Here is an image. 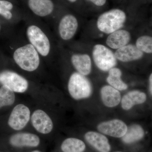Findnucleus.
<instances>
[{
    "instance_id": "obj_12",
    "label": "nucleus",
    "mask_w": 152,
    "mask_h": 152,
    "mask_svg": "<svg viewBox=\"0 0 152 152\" xmlns=\"http://www.w3.org/2000/svg\"><path fill=\"white\" fill-rule=\"evenodd\" d=\"M10 143L18 148L36 147L40 143L39 138L31 133H18L11 137Z\"/></svg>"
},
{
    "instance_id": "obj_29",
    "label": "nucleus",
    "mask_w": 152,
    "mask_h": 152,
    "mask_svg": "<svg viewBox=\"0 0 152 152\" xmlns=\"http://www.w3.org/2000/svg\"></svg>"
},
{
    "instance_id": "obj_17",
    "label": "nucleus",
    "mask_w": 152,
    "mask_h": 152,
    "mask_svg": "<svg viewBox=\"0 0 152 152\" xmlns=\"http://www.w3.org/2000/svg\"><path fill=\"white\" fill-rule=\"evenodd\" d=\"M147 99L145 93L139 91H132L129 92L123 97L121 107L126 110H130L134 106L144 103Z\"/></svg>"
},
{
    "instance_id": "obj_23",
    "label": "nucleus",
    "mask_w": 152,
    "mask_h": 152,
    "mask_svg": "<svg viewBox=\"0 0 152 152\" xmlns=\"http://www.w3.org/2000/svg\"><path fill=\"white\" fill-rule=\"evenodd\" d=\"M136 45L142 52L152 53V37L148 36L140 37L137 39Z\"/></svg>"
},
{
    "instance_id": "obj_7",
    "label": "nucleus",
    "mask_w": 152,
    "mask_h": 152,
    "mask_svg": "<svg viewBox=\"0 0 152 152\" xmlns=\"http://www.w3.org/2000/svg\"><path fill=\"white\" fill-rule=\"evenodd\" d=\"M30 118L29 109L22 104L14 107L9 118L8 124L12 129L20 130L26 126Z\"/></svg>"
},
{
    "instance_id": "obj_8",
    "label": "nucleus",
    "mask_w": 152,
    "mask_h": 152,
    "mask_svg": "<svg viewBox=\"0 0 152 152\" xmlns=\"http://www.w3.org/2000/svg\"><path fill=\"white\" fill-rule=\"evenodd\" d=\"M99 132L114 137H122L126 132L128 127L123 121L114 119L101 123L98 126Z\"/></svg>"
},
{
    "instance_id": "obj_2",
    "label": "nucleus",
    "mask_w": 152,
    "mask_h": 152,
    "mask_svg": "<svg viewBox=\"0 0 152 152\" xmlns=\"http://www.w3.org/2000/svg\"><path fill=\"white\" fill-rule=\"evenodd\" d=\"M13 57L17 64L25 71L33 72L39 65L38 52L31 44H28L17 49Z\"/></svg>"
},
{
    "instance_id": "obj_24",
    "label": "nucleus",
    "mask_w": 152,
    "mask_h": 152,
    "mask_svg": "<svg viewBox=\"0 0 152 152\" xmlns=\"http://www.w3.org/2000/svg\"><path fill=\"white\" fill-rule=\"evenodd\" d=\"M13 8V5L7 0H0V15L7 20H10L12 17L11 10Z\"/></svg>"
},
{
    "instance_id": "obj_26",
    "label": "nucleus",
    "mask_w": 152,
    "mask_h": 152,
    "mask_svg": "<svg viewBox=\"0 0 152 152\" xmlns=\"http://www.w3.org/2000/svg\"><path fill=\"white\" fill-rule=\"evenodd\" d=\"M149 90L150 93L152 96V73L151 74L149 77Z\"/></svg>"
},
{
    "instance_id": "obj_10",
    "label": "nucleus",
    "mask_w": 152,
    "mask_h": 152,
    "mask_svg": "<svg viewBox=\"0 0 152 152\" xmlns=\"http://www.w3.org/2000/svg\"><path fill=\"white\" fill-rule=\"evenodd\" d=\"M33 126L39 133L49 134L53 129V123L50 117L43 111L37 110L31 116Z\"/></svg>"
},
{
    "instance_id": "obj_11",
    "label": "nucleus",
    "mask_w": 152,
    "mask_h": 152,
    "mask_svg": "<svg viewBox=\"0 0 152 152\" xmlns=\"http://www.w3.org/2000/svg\"><path fill=\"white\" fill-rule=\"evenodd\" d=\"M117 59L123 62L132 61L141 58L143 53L133 45H126L118 49L115 53Z\"/></svg>"
},
{
    "instance_id": "obj_9",
    "label": "nucleus",
    "mask_w": 152,
    "mask_h": 152,
    "mask_svg": "<svg viewBox=\"0 0 152 152\" xmlns=\"http://www.w3.org/2000/svg\"><path fill=\"white\" fill-rule=\"evenodd\" d=\"M78 26L75 17L70 14L66 15L61 20L59 25L60 37L64 40L70 39L75 34Z\"/></svg>"
},
{
    "instance_id": "obj_3",
    "label": "nucleus",
    "mask_w": 152,
    "mask_h": 152,
    "mask_svg": "<svg viewBox=\"0 0 152 152\" xmlns=\"http://www.w3.org/2000/svg\"><path fill=\"white\" fill-rule=\"evenodd\" d=\"M68 90L71 96L75 100L89 97L92 92L91 85L84 75L75 72L71 76Z\"/></svg>"
},
{
    "instance_id": "obj_18",
    "label": "nucleus",
    "mask_w": 152,
    "mask_h": 152,
    "mask_svg": "<svg viewBox=\"0 0 152 152\" xmlns=\"http://www.w3.org/2000/svg\"><path fill=\"white\" fill-rule=\"evenodd\" d=\"M73 65L78 73L83 75H88L91 71V58L87 54H74L71 58Z\"/></svg>"
},
{
    "instance_id": "obj_16",
    "label": "nucleus",
    "mask_w": 152,
    "mask_h": 152,
    "mask_svg": "<svg viewBox=\"0 0 152 152\" xmlns=\"http://www.w3.org/2000/svg\"><path fill=\"white\" fill-rule=\"evenodd\" d=\"M101 96L104 104L108 107L118 106L121 99L118 90L110 86H104L102 88Z\"/></svg>"
},
{
    "instance_id": "obj_27",
    "label": "nucleus",
    "mask_w": 152,
    "mask_h": 152,
    "mask_svg": "<svg viewBox=\"0 0 152 152\" xmlns=\"http://www.w3.org/2000/svg\"><path fill=\"white\" fill-rule=\"evenodd\" d=\"M68 1L71 3H75L77 1V0H68Z\"/></svg>"
},
{
    "instance_id": "obj_20",
    "label": "nucleus",
    "mask_w": 152,
    "mask_h": 152,
    "mask_svg": "<svg viewBox=\"0 0 152 152\" xmlns=\"http://www.w3.org/2000/svg\"><path fill=\"white\" fill-rule=\"evenodd\" d=\"M144 135L145 132L141 126L133 125L128 128L126 132L122 137V140L125 143H132L141 140Z\"/></svg>"
},
{
    "instance_id": "obj_15",
    "label": "nucleus",
    "mask_w": 152,
    "mask_h": 152,
    "mask_svg": "<svg viewBox=\"0 0 152 152\" xmlns=\"http://www.w3.org/2000/svg\"><path fill=\"white\" fill-rule=\"evenodd\" d=\"M131 39L130 34L126 30H118L110 34L107 38L106 44L113 49H118L126 45Z\"/></svg>"
},
{
    "instance_id": "obj_1",
    "label": "nucleus",
    "mask_w": 152,
    "mask_h": 152,
    "mask_svg": "<svg viewBox=\"0 0 152 152\" xmlns=\"http://www.w3.org/2000/svg\"><path fill=\"white\" fill-rule=\"evenodd\" d=\"M126 19V15L124 11L120 9H113L99 17L97 26L101 32L110 34L122 27Z\"/></svg>"
},
{
    "instance_id": "obj_28",
    "label": "nucleus",
    "mask_w": 152,
    "mask_h": 152,
    "mask_svg": "<svg viewBox=\"0 0 152 152\" xmlns=\"http://www.w3.org/2000/svg\"><path fill=\"white\" fill-rule=\"evenodd\" d=\"M32 152H41L39 151H33Z\"/></svg>"
},
{
    "instance_id": "obj_13",
    "label": "nucleus",
    "mask_w": 152,
    "mask_h": 152,
    "mask_svg": "<svg viewBox=\"0 0 152 152\" xmlns=\"http://www.w3.org/2000/svg\"><path fill=\"white\" fill-rule=\"evenodd\" d=\"M28 4L31 10L40 17L49 15L55 8L52 0H28Z\"/></svg>"
},
{
    "instance_id": "obj_6",
    "label": "nucleus",
    "mask_w": 152,
    "mask_h": 152,
    "mask_svg": "<svg viewBox=\"0 0 152 152\" xmlns=\"http://www.w3.org/2000/svg\"><path fill=\"white\" fill-rule=\"evenodd\" d=\"M0 83L14 92L24 93L27 90V80L14 72L4 71L0 73Z\"/></svg>"
},
{
    "instance_id": "obj_5",
    "label": "nucleus",
    "mask_w": 152,
    "mask_h": 152,
    "mask_svg": "<svg viewBox=\"0 0 152 152\" xmlns=\"http://www.w3.org/2000/svg\"><path fill=\"white\" fill-rule=\"evenodd\" d=\"M27 35L31 44L43 56L49 54L50 45L48 38L42 30L36 26H30L27 30Z\"/></svg>"
},
{
    "instance_id": "obj_4",
    "label": "nucleus",
    "mask_w": 152,
    "mask_h": 152,
    "mask_svg": "<svg viewBox=\"0 0 152 152\" xmlns=\"http://www.w3.org/2000/svg\"><path fill=\"white\" fill-rule=\"evenodd\" d=\"M93 57L94 61L101 70L107 72L117 64L115 54L103 45L98 44L94 47Z\"/></svg>"
},
{
    "instance_id": "obj_21",
    "label": "nucleus",
    "mask_w": 152,
    "mask_h": 152,
    "mask_svg": "<svg viewBox=\"0 0 152 152\" xmlns=\"http://www.w3.org/2000/svg\"><path fill=\"white\" fill-rule=\"evenodd\" d=\"M61 149L64 152H83L86 149V145L79 139L69 138L63 142Z\"/></svg>"
},
{
    "instance_id": "obj_25",
    "label": "nucleus",
    "mask_w": 152,
    "mask_h": 152,
    "mask_svg": "<svg viewBox=\"0 0 152 152\" xmlns=\"http://www.w3.org/2000/svg\"><path fill=\"white\" fill-rule=\"evenodd\" d=\"M91 2L94 4L99 7H102L106 4L107 0H87Z\"/></svg>"
},
{
    "instance_id": "obj_19",
    "label": "nucleus",
    "mask_w": 152,
    "mask_h": 152,
    "mask_svg": "<svg viewBox=\"0 0 152 152\" xmlns=\"http://www.w3.org/2000/svg\"><path fill=\"white\" fill-rule=\"evenodd\" d=\"M121 71L118 68H113L109 71V75L107 81L115 88L118 91H124L127 89L128 86L121 78Z\"/></svg>"
},
{
    "instance_id": "obj_22",
    "label": "nucleus",
    "mask_w": 152,
    "mask_h": 152,
    "mask_svg": "<svg viewBox=\"0 0 152 152\" xmlns=\"http://www.w3.org/2000/svg\"><path fill=\"white\" fill-rule=\"evenodd\" d=\"M15 94L8 87L3 86L0 88V108L12 104L15 101Z\"/></svg>"
},
{
    "instance_id": "obj_14",
    "label": "nucleus",
    "mask_w": 152,
    "mask_h": 152,
    "mask_svg": "<svg viewBox=\"0 0 152 152\" xmlns=\"http://www.w3.org/2000/svg\"><path fill=\"white\" fill-rule=\"evenodd\" d=\"M86 141L100 152H109L111 147L107 138L104 135L94 132H89L85 135Z\"/></svg>"
}]
</instances>
